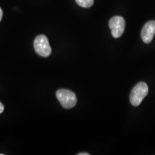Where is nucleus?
Wrapping results in <instances>:
<instances>
[{"instance_id":"1a4fd4ad","label":"nucleus","mask_w":155,"mask_h":155,"mask_svg":"<svg viewBox=\"0 0 155 155\" xmlns=\"http://www.w3.org/2000/svg\"><path fill=\"white\" fill-rule=\"evenodd\" d=\"M78 155H90V153H87V152H82V153H79Z\"/></svg>"},{"instance_id":"39448f33","label":"nucleus","mask_w":155,"mask_h":155,"mask_svg":"<svg viewBox=\"0 0 155 155\" xmlns=\"http://www.w3.org/2000/svg\"><path fill=\"white\" fill-rule=\"evenodd\" d=\"M155 35V21L147 22L142 29L141 36L145 43H150Z\"/></svg>"},{"instance_id":"7ed1b4c3","label":"nucleus","mask_w":155,"mask_h":155,"mask_svg":"<svg viewBox=\"0 0 155 155\" xmlns=\"http://www.w3.org/2000/svg\"><path fill=\"white\" fill-rule=\"evenodd\" d=\"M34 49L36 52L42 57H48L51 54V47L47 38L43 35L38 36L34 40Z\"/></svg>"},{"instance_id":"0eeeda50","label":"nucleus","mask_w":155,"mask_h":155,"mask_svg":"<svg viewBox=\"0 0 155 155\" xmlns=\"http://www.w3.org/2000/svg\"><path fill=\"white\" fill-rule=\"evenodd\" d=\"M4 110V106L2 104V103L0 102V114L2 113Z\"/></svg>"},{"instance_id":"f257e3e1","label":"nucleus","mask_w":155,"mask_h":155,"mask_svg":"<svg viewBox=\"0 0 155 155\" xmlns=\"http://www.w3.org/2000/svg\"><path fill=\"white\" fill-rule=\"evenodd\" d=\"M56 96L64 109H71L77 104V98L76 95L69 90L59 89L56 91Z\"/></svg>"},{"instance_id":"20e7f679","label":"nucleus","mask_w":155,"mask_h":155,"mask_svg":"<svg viewBox=\"0 0 155 155\" xmlns=\"http://www.w3.org/2000/svg\"><path fill=\"white\" fill-rule=\"evenodd\" d=\"M109 28L112 36L114 38H118L122 36L125 28V21L121 16H117L111 18L109 22Z\"/></svg>"},{"instance_id":"6e6552de","label":"nucleus","mask_w":155,"mask_h":155,"mask_svg":"<svg viewBox=\"0 0 155 155\" xmlns=\"http://www.w3.org/2000/svg\"><path fill=\"white\" fill-rule=\"evenodd\" d=\"M2 16H3V12H2V10L1 9V8H0V21H1V20L2 18Z\"/></svg>"},{"instance_id":"423d86ee","label":"nucleus","mask_w":155,"mask_h":155,"mask_svg":"<svg viewBox=\"0 0 155 155\" xmlns=\"http://www.w3.org/2000/svg\"><path fill=\"white\" fill-rule=\"evenodd\" d=\"M78 5L83 8H90L93 5L94 0H75Z\"/></svg>"},{"instance_id":"f03ea898","label":"nucleus","mask_w":155,"mask_h":155,"mask_svg":"<svg viewBox=\"0 0 155 155\" xmlns=\"http://www.w3.org/2000/svg\"><path fill=\"white\" fill-rule=\"evenodd\" d=\"M148 87L144 82L137 83L132 89L130 95V101L133 106H138L141 104L144 98L148 93Z\"/></svg>"}]
</instances>
